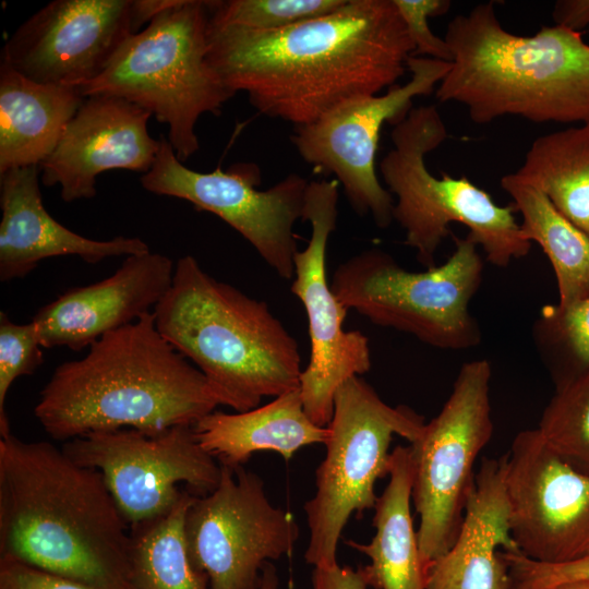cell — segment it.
Wrapping results in <instances>:
<instances>
[{
  "label": "cell",
  "mask_w": 589,
  "mask_h": 589,
  "mask_svg": "<svg viewBox=\"0 0 589 589\" xmlns=\"http://www.w3.org/2000/svg\"><path fill=\"white\" fill-rule=\"evenodd\" d=\"M346 0L209 1V22L255 31H277L327 15Z\"/></svg>",
  "instance_id": "cell-30"
},
{
  "label": "cell",
  "mask_w": 589,
  "mask_h": 589,
  "mask_svg": "<svg viewBox=\"0 0 589 589\" xmlns=\"http://www.w3.org/2000/svg\"><path fill=\"white\" fill-rule=\"evenodd\" d=\"M513 175L589 236V123L537 137Z\"/></svg>",
  "instance_id": "cell-26"
},
{
  "label": "cell",
  "mask_w": 589,
  "mask_h": 589,
  "mask_svg": "<svg viewBox=\"0 0 589 589\" xmlns=\"http://www.w3.org/2000/svg\"><path fill=\"white\" fill-rule=\"evenodd\" d=\"M413 49L394 0H346L277 31L208 25L207 60L224 84L296 128L396 85Z\"/></svg>",
  "instance_id": "cell-1"
},
{
  "label": "cell",
  "mask_w": 589,
  "mask_h": 589,
  "mask_svg": "<svg viewBox=\"0 0 589 589\" xmlns=\"http://www.w3.org/2000/svg\"><path fill=\"white\" fill-rule=\"evenodd\" d=\"M552 17L555 25L580 33L589 27V0H558L554 4Z\"/></svg>",
  "instance_id": "cell-36"
},
{
  "label": "cell",
  "mask_w": 589,
  "mask_h": 589,
  "mask_svg": "<svg viewBox=\"0 0 589 589\" xmlns=\"http://www.w3.org/2000/svg\"><path fill=\"white\" fill-rule=\"evenodd\" d=\"M491 376L486 359L465 362L441 411L410 445L411 500L420 517L417 536L424 570L459 533L474 484V462L493 432Z\"/></svg>",
  "instance_id": "cell-10"
},
{
  "label": "cell",
  "mask_w": 589,
  "mask_h": 589,
  "mask_svg": "<svg viewBox=\"0 0 589 589\" xmlns=\"http://www.w3.org/2000/svg\"><path fill=\"white\" fill-rule=\"evenodd\" d=\"M424 418L405 406L387 405L360 376L341 384L327 425L326 453L315 471V493L303 509L309 527L304 560L313 567L338 565L337 548L352 514L374 508L375 483L389 474L394 434L414 443Z\"/></svg>",
  "instance_id": "cell-9"
},
{
  "label": "cell",
  "mask_w": 589,
  "mask_h": 589,
  "mask_svg": "<svg viewBox=\"0 0 589 589\" xmlns=\"http://www.w3.org/2000/svg\"><path fill=\"white\" fill-rule=\"evenodd\" d=\"M517 213L524 238L538 243L555 274L558 304L567 305L589 296V236L563 216L536 187L513 173L501 179Z\"/></svg>",
  "instance_id": "cell-25"
},
{
  "label": "cell",
  "mask_w": 589,
  "mask_h": 589,
  "mask_svg": "<svg viewBox=\"0 0 589 589\" xmlns=\"http://www.w3.org/2000/svg\"><path fill=\"white\" fill-rule=\"evenodd\" d=\"M537 430L566 461L589 473V370L555 387Z\"/></svg>",
  "instance_id": "cell-29"
},
{
  "label": "cell",
  "mask_w": 589,
  "mask_h": 589,
  "mask_svg": "<svg viewBox=\"0 0 589 589\" xmlns=\"http://www.w3.org/2000/svg\"><path fill=\"white\" fill-rule=\"evenodd\" d=\"M520 553L510 534L502 460L483 458L476 472L459 533L424 570V589H512L498 552Z\"/></svg>",
  "instance_id": "cell-21"
},
{
  "label": "cell",
  "mask_w": 589,
  "mask_h": 589,
  "mask_svg": "<svg viewBox=\"0 0 589 589\" xmlns=\"http://www.w3.org/2000/svg\"><path fill=\"white\" fill-rule=\"evenodd\" d=\"M84 99L77 87L34 82L0 60V175L39 166Z\"/></svg>",
  "instance_id": "cell-23"
},
{
  "label": "cell",
  "mask_w": 589,
  "mask_h": 589,
  "mask_svg": "<svg viewBox=\"0 0 589 589\" xmlns=\"http://www.w3.org/2000/svg\"><path fill=\"white\" fill-rule=\"evenodd\" d=\"M194 496L184 489L169 512L130 526L136 589H211L190 557L184 536V518Z\"/></svg>",
  "instance_id": "cell-27"
},
{
  "label": "cell",
  "mask_w": 589,
  "mask_h": 589,
  "mask_svg": "<svg viewBox=\"0 0 589 589\" xmlns=\"http://www.w3.org/2000/svg\"><path fill=\"white\" fill-rule=\"evenodd\" d=\"M510 534L541 563L589 554V473L558 455L536 429L519 432L501 457Z\"/></svg>",
  "instance_id": "cell-16"
},
{
  "label": "cell",
  "mask_w": 589,
  "mask_h": 589,
  "mask_svg": "<svg viewBox=\"0 0 589 589\" xmlns=\"http://www.w3.org/2000/svg\"><path fill=\"white\" fill-rule=\"evenodd\" d=\"M156 327L237 412L300 386L298 342L266 302L207 274L192 255L175 265L154 309Z\"/></svg>",
  "instance_id": "cell-5"
},
{
  "label": "cell",
  "mask_w": 589,
  "mask_h": 589,
  "mask_svg": "<svg viewBox=\"0 0 589 589\" xmlns=\"http://www.w3.org/2000/svg\"><path fill=\"white\" fill-rule=\"evenodd\" d=\"M220 466L216 489L195 495L185 514L188 551L211 589H255L267 562L291 555L299 526L271 503L256 473Z\"/></svg>",
  "instance_id": "cell-12"
},
{
  "label": "cell",
  "mask_w": 589,
  "mask_h": 589,
  "mask_svg": "<svg viewBox=\"0 0 589 589\" xmlns=\"http://www.w3.org/2000/svg\"><path fill=\"white\" fill-rule=\"evenodd\" d=\"M0 558L95 589H136L130 525L104 477L0 422Z\"/></svg>",
  "instance_id": "cell-2"
},
{
  "label": "cell",
  "mask_w": 589,
  "mask_h": 589,
  "mask_svg": "<svg viewBox=\"0 0 589 589\" xmlns=\"http://www.w3.org/2000/svg\"><path fill=\"white\" fill-rule=\"evenodd\" d=\"M41 342L36 325L13 323L0 312V421L8 420L5 400L15 380L32 374L43 363Z\"/></svg>",
  "instance_id": "cell-31"
},
{
  "label": "cell",
  "mask_w": 589,
  "mask_h": 589,
  "mask_svg": "<svg viewBox=\"0 0 589 589\" xmlns=\"http://www.w3.org/2000/svg\"><path fill=\"white\" fill-rule=\"evenodd\" d=\"M176 0H132V29L136 34L144 24L171 7Z\"/></svg>",
  "instance_id": "cell-37"
},
{
  "label": "cell",
  "mask_w": 589,
  "mask_h": 589,
  "mask_svg": "<svg viewBox=\"0 0 589 589\" xmlns=\"http://www.w3.org/2000/svg\"><path fill=\"white\" fill-rule=\"evenodd\" d=\"M0 589H95L22 562L0 558Z\"/></svg>",
  "instance_id": "cell-34"
},
{
  "label": "cell",
  "mask_w": 589,
  "mask_h": 589,
  "mask_svg": "<svg viewBox=\"0 0 589 589\" xmlns=\"http://www.w3.org/2000/svg\"><path fill=\"white\" fill-rule=\"evenodd\" d=\"M339 183L310 181L302 221H310L311 237L294 254L291 292L308 317L310 359L300 376V395L309 418L327 426L337 388L371 368L369 340L359 330H345L348 310L340 303L326 276V252L338 217Z\"/></svg>",
  "instance_id": "cell-15"
},
{
  "label": "cell",
  "mask_w": 589,
  "mask_h": 589,
  "mask_svg": "<svg viewBox=\"0 0 589 589\" xmlns=\"http://www.w3.org/2000/svg\"><path fill=\"white\" fill-rule=\"evenodd\" d=\"M218 406H227L223 394L163 337L151 311L58 365L34 413L50 437L67 442L98 431L194 425Z\"/></svg>",
  "instance_id": "cell-3"
},
{
  "label": "cell",
  "mask_w": 589,
  "mask_h": 589,
  "mask_svg": "<svg viewBox=\"0 0 589 589\" xmlns=\"http://www.w3.org/2000/svg\"><path fill=\"white\" fill-rule=\"evenodd\" d=\"M200 445L219 464L243 466L262 450L289 460L300 448L325 444L329 430L306 414L300 390L293 389L256 408L227 413L214 410L193 425Z\"/></svg>",
  "instance_id": "cell-22"
},
{
  "label": "cell",
  "mask_w": 589,
  "mask_h": 589,
  "mask_svg": "<svg viewBox=\"0 0 589 589\" xmlns=\"http://www.w3.org/2000/svg\"><path fill=\"white\" fill-rule=\"evenodd\" d=\"M76 464L96 469L130 526L169 512L184 490L216 489L220 464L200 445L193 425L147 434L134 429L98 431L61 447Z\"/></svg>",
  "instance_id": "cell-14"
},
{
  "label": "cell",
  "mask_w": 589,
  "mask_h": 589,
  "mask_svg": "<svg viewBox=\"0 0 589 589\" xmlns=\"http://www.w3.org/2000/svg\"><path fill=\"white\" fill-rule=\"evenodd\" d=\"M452 68L435 89L479 124L504 116L532 122L589 123V45L581 33L543 26L533 36L506 31L492 1L447 25Z\"/></svg>",
  "instance_id": "cell-4"
},
{
  "label": "cell",
  "mask_w": 589,
  "mask_h": 589,
  "mask_svg": "<svg viewBox=\"0 0 589 589\" xmlns=\"http://www.w3.org/2000/svg\"><path fill=\"white\" fill-rule=\"evenodd\" d=\"M171 259L151 251L125 256L109 277L72 288L33 317L43 348L81 350L153 311L171 287Z\"/></svg>",
  "instance_id": "cell-19"
},
{
  "label": "cell",
  "mask_w": 589,
  "mask_h": 589,
  "mask_svg": "<svg viewBox=\"0 0 589 589\" xmlns=\"http://www.w3.org/2000/svg\"><path fill=\"white\" fill-rule=\"evenodd\" d=\"M532 337L555 387L588 371L589 296L567 305H544Z\"/></svg>",
  "instance_id": "cell-28"
},
{
  "label": "cell",
  "mask_w": 589,
  "mask_h": 589,
  "mask_svg": "<svg viewBox=\"0 0 589 589\" xmlns=\"http://www.w3.org/2000/svg\"><path fill=\"white\" fill-rule=\"evenodd\" d=\"M447 128L435 106L412 107L394 124V147L380 163L387 191L396 196L393 218L405 230V244L425 268L436 265V253L450 233V224L467 227L486 261L501 268L525 257L531 242L521 233L512 203L498 205L466 177L441 172L437 178L425 165V155L447 137Z\"/></svg>",
  "instance_id": "cell-6"
},
{
  "label": "cell",
  "mask_w": 589,
  "mask_h": 589,
  "mask_svg": "<svg viewBox=\"0 0 589 589\" xmlns=\"http://www.w3.org/2000/svg\"><path fill=\"white\" fill-rule=\"evenodd\" d=\"M551 589H589V580H580V581L562 584Z\"/></svg>",
  "instance_id": "cell-39"
},
{
  "label": "cell",
  "mask_w": 589,
  "mask_h": 589,
  "mask_svg": "<svg viewBox=\"0 0 589 589\" xmlns=\"http://www.w3.org/2000/svg\"><path fill=\"white\" fill-rule=\"evenodd\" d=\"M310 181L290 173L261 191V170L254 163H236L211 172L180 161L164 135L155 161L141 177L142 187L158 195L185 200L197 211L215 214L238 231L284 279L293 278L298 251L293 227L302 220Z\"/></svg>",
  "instance_id": "cell-13"
},
{
  "label": "cell",
  "mask_w": 589,
  "mask_h": 589,
  "mask_svg": "<svg viewBox=\"0 0 589 589\" xmlns=\"http://www.w3.org/2000/svg\"><path fill=\"white\" fill-rule=\"evenodd\" d=\"M389 481L377 497L369 543H345L366 555L361 567L369 587L374 589H424V568L418 536L413 528L410 501L413 461L410 446H396L390 453Z\"/></svg>",
  "instance_id": "cell-24"
},
{
  "label": "cell",
  "mask_w": 589,
  "mask_h": 589,
  "mask_svg": "<svg viewBox=\"0 0 589 589\" xmlns=\"http://www.w3.org/2000/svg\"><path fill=\"white\" fill-rule=\"evenodd\" d=\"M39 173V166H27L0 175L1 281L23 278L51 257L76 255L94 264L149 251L140 238L93 240L62 226L43 204Z\"/></svg>",
  "instance_id": "cell-20"
},
{
  "label": "cell",
  "mask_w": 589,
  "mask_h": 589,
  "mask_svg": "<svg viewBox=\"0 0 589 589\" xmlns=\"http://www.w3.org/2000/svg\"><path fill=\"white\" fill-rule=\"evenodd\" d=\"M512 589H551L562 584L589 580V554L565 563H541L521 553L503 552Z\"/></svg>",
  "instance_id": "cell-32"
},
{
  "label": "cell",
  "mask_w": 589,
  "mask_h": 589,
  "mask_svg": "<svg viewBox=\"0 0 589 589\" xmlns=\"http://www.w3.org/2000/svg\"><path fill=\"white\" fill-rule=\"evenodd\" d=\"M413 45L412 56L452 62V50L444 38L434 35L429 17L445 14L452 2L448 0H394Z\"/></svg>",
  "instance_id": "cell-33"
},
{
  "label": "cell",
  "mask_w": 589,
  "mask_h": 589,
  "mask_svg": "<svg viewBox=\"0 0 589 589\" xmlns=\"http://www.w3.org/2000/svg\"><path fill=\"white\" fill-rule=\"evenodd\" d=\"M452 237L453 254L423 272L406 271L381 249L364 250L337 266L332 290L348 311L431 347H477L482 334L469 306L482 283L483 260L471 237Z\"/></svg>",
  "instance_id": "cell-8"
},
{
  "label": "cell",
  "mask_w": 589,
  "mask_h": 589,
  "mask_svg": "<svg viewBox=\"0 0 589 589\" xmlns=\"http://www.w3.org/2000/svg\"><path fill=\"white\" fill-rule=\"evenodd\" d=\"M132 34V0H55L16 28L1 60L34 82L80 87Z\"/></svg>",
  "instance_id": "cell-17"
},
{
  "label": "cell",
  "mask_w": 589,
  "mask_h": 589,
  "mask_svg": "<svg viewBox=\"0 0 589 589\" xmlns=\"http://www.w3.org/2000/svg\"><path fill=\"white\" fill-rule=\"evenodd\" d=\"M450 68V62L410 56L407 70L411 77L406 84H396L382 95L342 101L316 121L296 128L291 142L318 172L336 177L358 215H371L380 228H386L394 220L395 201L375 169L382 127L404 119L412 99L431 94Z\"/></svg>",
  "instance_id": "cell-11"
},
{
  "label": "cell",
  "mask_w": 589,
  "mask_h": 589,
  "mask_svg": "<svg viewBox=\"0 0 589 589\" xmlns=\"http://www.w3.org/2000/svg\"><path fill=\"white\" fill-rule=\"evenodd\" d=\"M208 2L176 0L127 39L99 76L77 87L84 97L116 96L149 111L168 125L182 163L200 148V117L220 115L236 94L207 60Z\"/></svg>",
  "instance_id": "cell-7"
},
{
  "label": "cell",
  "mask_w": 589,
  "mask_h": 589,
  "mask_svg": "<svg viewBox=\"0 0 589 589\" xmlns=\"http://www.w3.org/2000/svg\"><path fill=\"white\" fill-rule=\"evenodd\" d=\"M152 113L110 95L85 97L53 152L39 165L46 187L64 202L93 199L98 175L115 169L146 173L160 148L147 130Z\"/></svg>",
  "instance_id": "cell-18"
},
{
  "label": "cell",
  "mask_w": 589,
  "mask_h": 589,
  "mask_svg": "<svg viewBox=\"0 0 589 589\" xmlns=\"http://www.w3.org/2000/svg\"><path fill=\"white\" fill-rule=\"evenodd\" d=\"M255 589H279V577L277 569L272 562H267L263 566Z\"/></svg>",
  "instance_id": "cell-38"
},
{
  "label": "cell",
  "mask_w": 589,
  "mask_h": 589,
  "mask_svg": "<svg viewBox=\"0 0 589 589\" xmlns=\"http://www.w3.org/2000/svg\"><path fill=\"white\" fill-rule=\"evenodd\" d=\"M312 589H368L361 567L350 566L313 567Z\"/></svg>",
  "instance_id": "cell-35"
}]
</instances>
